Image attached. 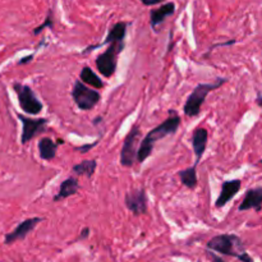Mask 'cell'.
<instances>
[{"label": "cell", "instance_id": "5bb4252c", "mask_svg": "<svg viewBox=\"0 0 262 262\" xmlns=\"http://www.w3.org/2000/svg\"><path fill=\"white\" fill-rule=\"evenodd\" d=\"M262 210V188L257 187V188H251L247 191L246 196L242 200L241 205L238 207L239 211H247V210Z\"/></svg>", "mask_w": 262, "mask_h": 262}, {"label": "cell", "instance_id": "9a60e30c", "mask_svg": "<svg viewBox=\"0 0 262 262\" xmlns=\"http://www.w3.org/2000/svg\"><path fill=\"white\" fill-rule=\"evenodd\" d=\"M64 144V141L59 140L58 142H54L52 138L43 137L38 141V154L40 157L45 161H52L57 156V150L59 145Z\"/></svg>", "mask_w": 262, "mask_h": 262}, {"label": "cell", "instance_id": "d4e9b609", "mask_svg": "<svg viewBox=\"0 0 262 262\" xmlns=\"http://www.w3.org/2000/svg\"><path fill=\"white\" fill-rule=\"evenodd\" d=\"M238 259H239V261H241V262H253L252 257L249 256V254L247 253V252H243V253H242L241 256L238 257Z\"/></svg>", "mask_w": 262, "mask_h": 262}, {"label": "cell", "instance_id": "4316f807", "mask_svg": "<svg viewBox=\"0 0 262 262\" xmlns=\"http://www.w3.org/2000/svg\"><path fill=\"white\" fill-rule=\"evenodd\" d=\"M32 58H33V55H27V57L22 58V59L19 60V62H18V64H19V65H22V64H26V63L31 62V60H32Z\"/></svg>", "mask_w": 262, "mask_h": 262}, {"label": "cell", "instance_id": "2e32d148", "mask_svg": "<svg viewBox=\"0 0 262 262\" xmlns=\"http://www.w3.org/2000/svg\"><path fill=\"white\" fill-rule=\"evenodd\" d=\"M174 12H176V4L174 3L162 4L160 8L152 9L150 12V25H151V27L156 30L157 26L161 25L162 22L168 18L169 16H171Z\"/></svg>", "mask_w": 262, "mask_h": 262}, {"label": "cell", "instance_id": "484cf974", "mask_svg": "<svg viewBox=\"0 0 262 262\" xmlns=\"http://www.w3.org/2000/svg\"><path fill=\"white\" fill-rule=\"evenodd\" d=\"M89 235H90V229L89 228H84V229L81 232V234H79V237L77 238V241H83V239H87Z\"/></svg>", "mask_w": 262, "mask_h": 262}, {"label": "cell", "instance_id": "ba28073f", "mask_svg": "<svg viewBox=\"0 0 262 262\" xmlns=\"http://www.w3.org/2000/svg\"><path fill=\"white\" fill-rule=\"evenodd\" d=\"M19 120L22 122V136H21V142L22 145L28 144L30 141H32L33 138L37 137L40 133L45 132L46 127H48V123L49 120L46 118H40V119H32L30 116H26L23 114H18Z\"/></svg>", "mask_w": 262, "mask_h": 262}, {"label": "cell", "instance_id": "f1b7e54d", "mask_svg": "<svg viewBox=\"0 0 262 262\" xmlns=\"http://www.w3.org/2000/svg\"><path fill=\"white\" fill-rule=\"evenodd\" d=\"M259 162H261V164H262V159H261V160H259Z\"/></svg>", "mask_w": 262, "mask_h": 262}, {"label": "cell", "instance_id": "8992f818", "mask_svg": "<svg viewBox=\"0 0 262 262\" xmlns=\"http://www.w3.org/2000/svg\"><path fill=\"white\" fill-rule=\"evenodd\" d=\"M13 90L17 94V98H18L19 106L26 114H28V115H37V114L42 111L43 105L36 98L35 92L31 90L30 86H26V84L17 82V83L13 84Z\"/></svg>", "mask_w": 262, "mask_h": 262}, {"label": "cell", "instance_id": "ac0fdd59", "mask_svg": "<svg viewBox=\"0 0 262 262\" xmlns=\"http://www.w3.org/2000/svg\"><path fill=\"white\" fill-rule=\"evenodd\" d=\"M197 165H193V166H189V168L183 169V170L178 171V176L181 178L182 184L184 187H187L188 189H195L197 187Z\"/></svg>", "mask_w": 262, "mask_h": 262}, {"label": "cell", "instance_id": "7a4b0ae2", "mask_svg": "<svg viewBox=\"0 0 262 262\" xmlns=\"http://www.w3.org/2000/svg\"><path fill=\"white\" fill-rule=\"evenodd\" d=\"M225 82H227L225 78H217V81L212 82V83H200L198 86H196L193 91L191 92V95L187 98V101L183 108L184 114L187 116L198 115L201 111V106L205 103L207 95L211 91H213V90L219 89Z\"/></svg>", "mask_w": 262, "mask_h": 262}, {"label": "cell", "instance_id": "ffe728a7", "mask_svg": "<svg viewBox=\"0 0 262 262\" xmlns=\"http://www.w3.org/2000/svg\"><path fill=\"white\" fill-rule=\"evenodd\" d=\"M96 166H98L96 160H83V161H81L79 164L74 165L73 171L77 176H84L87 177V178H91L95 174Z\"/></svg>", "mask_w": 262, "mask_h": 262}, {"label": "cell", "instance_id": "e0dca14e", "mask_svg": "<svg viewBox=\"0 0 262 262\" xmlns=\"http://www.w3.org/2000/svg\"><path fill=\"white\" fill-rule=\"evenodd\" d=\"M79 189V183L78 179L74 178V177H69V178L64 179L60 184L59 192L57 193V196L54 197L55 202L58 201L65 200V198L70 197V196H74Z\"/></svg>", "mask_w": 262, "mask_h": 262}, {"label": "cell", "instance_id": "277c9868", "mask_svg": "<svg viewBox=\"0 0 262 262\" xmlns=\"http://www.w3.org/2000/svg\"><path fill=\"white\" fill-rule=\"evenodd\" d=\"M124 50V41L109 43V48L96 58V67L98 70L105 78H110L116 70L118 64V55Z\"/></svg>", "mask_w": 262, "mask_h": 262}, {"label": "cell", "instance_id": "4fadbf2b", "mask_svg": "<svg viewBox=\"0 0 262 262\" xmlns=\"http://www.w3.org/2000/svg\"><path fill=\"white\" fill-rule=\"evenodd\" d=\"M125 33H127V23H125V22H118V23H115V25L109 30L108 36H106V38L103 41V42L99 43V45L89 46V48L83 52V54L96 49V48H99V46L108 45V43H111V42H118V41H124Z\"/></svg>", "mask_w": 262, "mask_h": 262}, {"label": "cell", "instance_id": "30bf717a", "mask_svg": "<svg viewBox=\"0 0 262 262\" xmlns=\"http://www.w3.org/2000/svg\"><path fill=\"white\" fill-rule=\"evenodd\" d=\"M42 217H30V219H26L23 220L22 223H19L18 225L16 227V229L13 232L8 233L4 238V243L6 244H12L17 241H22V239H25L31 232L36 228V225L38 223L42 222Z\"/></svg>", "mask_w": 262, "mask_h": 262}, {"label": "cell", "instance_id": "3957f363", "mask_svg": "<svg viewBox=\"0 0 262 262\" xmlns=\"http://www.w3.org/2000/svg\"><path fill=\"white\" fill-rule=\"evenodd\" d=\"M207 249L225 254V256L239 257L244 249V244L239 237L234 234H220L211 238L207 243Z\"/></svg>", "mask_w": 262, "mask_h": 262}, {"label": "cell", "instance_id": "7c38bea8", "mask_svg": "<svg viewBox=\"0 0 262 262\" xmlns=\"http://www.w3.org/2000/svg\"><path fill=\"white\" fill-rule=\"evenodd\" d=\"M207 141H208V132L206 128H196L195 132L192 135V146H193V152H195L196 161L195 165H198L201 161V157L203 156L206 151V147H207Z\"/></svg>", "mask_w": 262, "mask_h": 262}, {"label": "cell", "instance_id": "7402d4cb", "mask_svg": "<svg viewBox=\"0 0 262 262\" xmlns=\"http://www.w3.org/2000/svg\"><path fill=\"white\" fill-rule=\"evenodd\" d=\"M99 144V141H95L94 144H89V145H83V146H79V147H76V150L78 152H81V154H84V152H89L90 150L94 149L96 145Z\"/></svg>", "mask_w": 262, "mask_h": 262}, {"label": "cell", "instance_id": "52a82bcc", "mask_svg": "<svg viewBox=\"0 0 262 262\" xmlns=\"http://www.w3.org/2000/svg\"><path fill=\"white\" fill-rule=\"evenodd\" d=\"M141 136L138 125H133L123 141V147L120 151V164L125 168H130L137 161V142Z\"/></svg>", "mask_w": 262, "mask_h": 262}, {"label": "cell", "instance_id": "6da1fadb", "mask_svg": "<svg viewBox=\"0 0 262 262\" xmlns=\"http://www.w3.org/2000/svg\"><path fill=\"white\" fill-rule=\"evenodd\" d=\"M179 125H181V118L171 110L170 116H169L164 123L157 125L156 128L150 130V132L145 136L144 140H142V142H141L140 145V149H138L137 161L140 162V164L145 162V160H146L147 157H150V155L152 154V150H154V146L157 141H160L164 137H168V136L170 135H174V133L177 132V129L179 128Z\"/></svg>", "mask_w": 262, "mask_h": 262}, {"label": "cell", "instance_id": "9c48e42d", "mask_svg": "<svg viewBox=\"0 0 262 262\" xmlns=\"http://www.w3.org/2000/svg\"><path fill=\"white\" fill-rule=\"evenodd\" d=\"M125 206L128 210L138 216L147 212V195L145 188H136L125 193Z\"/></svg>", "mask_w": 262, "mask_h": 262}, {"label": "cell", "instance_id": "44dd1931", "mask_svg": "<svg viewBox=\"0 0 262 262\" xmlns=\"http://www.w3.org/2000/svg\"><path fill=\"white\" fill-rule=\"evenodd\" d=\"M53 26H54V18H53V12L49 11V13H48V17L45 18V21H43L42 25L37 26V27L33 30V35H38L40 32H42L45 28H53Z\"/></svg>", "mask_w": 262, "mask_h": 262}, {"label": "cell", "instance_id": "cb8c5ba5", "mask_svg": "<svg viewBox=\"0 0 262 262\" xmlns=\"http://www.w3.org/2000/svg\"><path fill=\"white\" fill-rule=\"evenodd\" d=\"M140 2H142V4H144V6L150 7V6H156V4L162 3L164 0H140Z\"/></svg>", "mask_w": 262, "mask_h": 262}, {"label": "cell", "instance_id": "d6986e66", "mask_svg": "<svg viewBox=\"0 0 262 262\" xmlns=\"http://www.w3.org/2000/svg\"><path fill=\"white\" fill-rule=\"evenodd\" d=\"M79 79L84 83L90 84L92 89L100 90L104 87V82L90 67H83V69L81 70V74H79Z\"/></svg>", "mask_w": 262, "mask_h": 262}, {"label": "cell", "instance_id": "83f0119b", "mask_svg": "<svg viewBox=\"0 0 262 262\" xmlns=\"http://www.w3.org/2000/svg\"><path fill=\"white\" fill-rule=\"evenodd\" d=\"M257 104H258L259 106H262V96H259V98L257 99Z\"/></svg>", "mask_w": 262, "mask_h": 262}, {"label": "cell", "instance_id": "8fae6325", "mask_svg": "<svg viewBox=\"0 0 262 262\" xmlns=\"http://www.w3.org/2000/svg\"><path fill=\"white\" fill-rule=\"evenodd\" d=\"M242 182L239 179H234V181H227L222 184V189H220V195L217 197L215 206L216 207H224L241 189Z\"/></svg>", "mask_w": 262, "mask_h": 262}, {"label": "cell", "instance_id": "603a6c76", "mask_svg": "<svg viewBox=\"0 0 262 262\" xmlns=\"http://www.w3.org/2000/svg\"><path fill=\"white\" fill-rule=\"evenodd\" d=\"M207 256H208V258L211 259V262H225L224 259L220 258L219 256H216V254H215V253H212V252H211L210 249H208V251H207Z\"/></svg>", "mask_w": 262, "mask_h": 262}, {"label": "cell", "instance_id": "5b68a950", "mask_svg": "<svg viewBox=\"0 0 262 262\" xmlns=\"http://www.w3.org/2000/svg\"><path fill=\"white\" fill-rule=\"evenodd\" d=\"M72 98L81 110H91L99 104L101 95L100 92L96 91V89L87 87L84 82L77 79L72 90Z\"/></svg>", "mask_w": 262, "mask_h": 262}]
</instances>
